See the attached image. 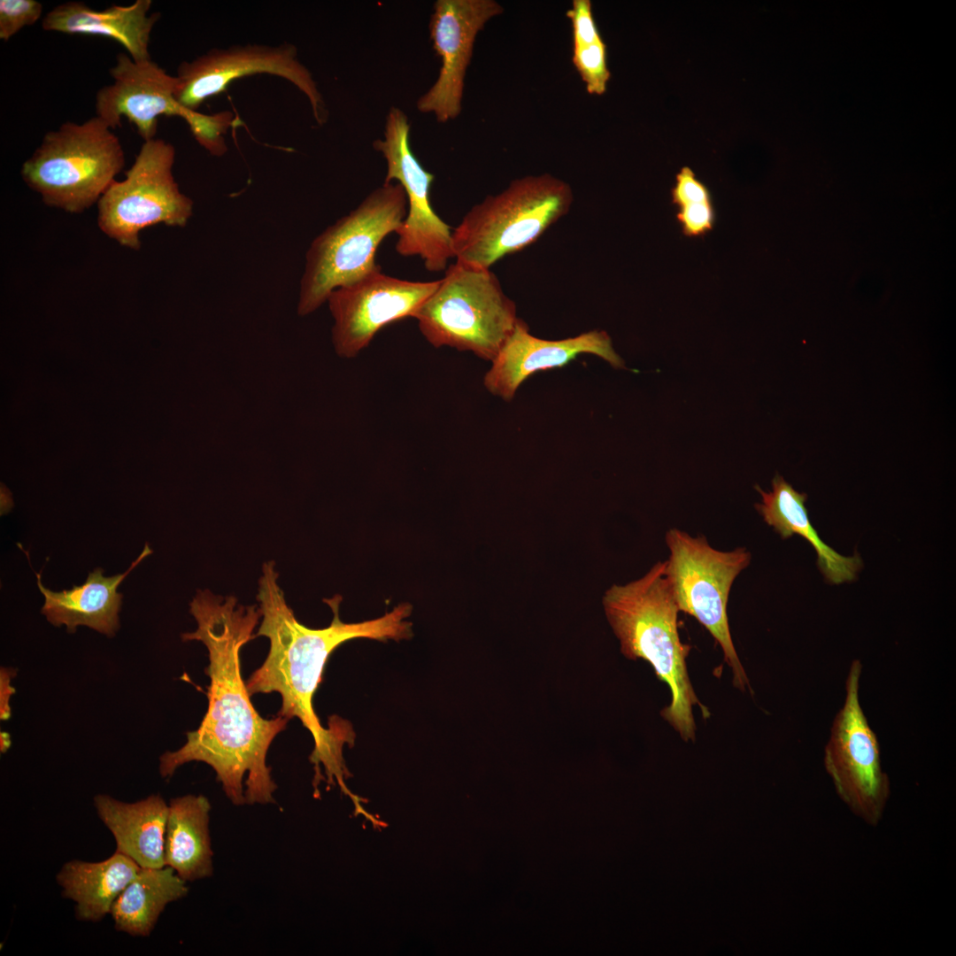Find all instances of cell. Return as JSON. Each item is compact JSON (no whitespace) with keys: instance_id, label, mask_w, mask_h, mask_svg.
I'll return each mask as SVG.
<instances>
[{"instance_id":"cell-27","label":"cell","mask_w":956,"mask_h":956,"mask_svg":"<svg viewBox=\"0 0 956 956\" xmlns=\"http://www.w3.org/2000/svg\"><path fill=\"white\" fill-rule=\"evenodd\" d=\"M678 208L676 220L687 237H702L713 230L716 212L713 202L690 203Z\"/></svg>"},{"instance_id":"cell-24","label":"cell","mask_w":956,"mask_h":956,"mask_svg":"<svg viewBox=\"0 0 956 956\" xmlns=\"http://www.w3.org/2000/svg\"><path fill=\"white\" fill-rule=\"evenodd\" d=\"M572 63L590 95L602 96L605 92L611 73L607 66L604 41L573 48Z\"/></svg>"},{"instance_id":"cell-9","label":"cell","mask_w":956,"mask_h":956,"mask_svg":"<svg viewBox=\"0 0 956 956\" xmlns=\"http://www.w3.org/2000/svg\"><path fill=\"white\" fill-rule=\"evenodd\" d=\"M174 146L161 138L143 142L123 181H114L97 202V223L121 246L138 251L140 233L165 224L184 227L193 201L181 192L173 174Z\"/></svg>"},{"instance_id":"cell-17","label":"cell","mask_w":956,"mask_h":956,"mask_svg":"<svg viewBox=\"0 0 956 956\" xmlns=\"http://www.w3.org/2000/svg\"><path fill=\"white\" fill-rule=\"evenodd\" d=\"M151 4L150 0H136L126 6L95 10L82 2L69 1L50 10L42 27L45 31L104 36L122 45L134 60H147L150 59V34L160 19L158 12L149 13Z\"/></svg>"},{"instance_id":"cell-1","label":"cell","mask_w":956,"mask_h":956,"mask_svg":"<svg viewBox=\"0 0 956 956\" xmlns=\"http://www.w3.org/2000/svg\"><path fill=\"white\" fill-rule=\"evenodd\" d=\"M197 628L183 641L202 642L208 651V708L187 742L159 759V773L170 777L182 765L204 762L213 768L228 799L235 806L275 803L277 788L266 765L268 749L289 719L263 718L253 706L241 673V650L255 638L261 618L258 605H243L231 595L198 590L190 602Z\"/></svg>"},{"instance_id":"cell-10","label":"cell","mask_w":956,"mask_h":956,"mask_svg":"<svg viewBox=\"0 0 956 956\" xmlns=\"http://www.w3.org/2000/svg\"><path fill=\"white\" fill-rule=\"evenodd\" d=\"M861 662H852L845 681V697L832 722L824 749V767L835 790L849 809L867 825L883 818L890 794L883 770L879 743L860 703Z\"/></svg>"},{"instance_id":"cell-28","label":"cell","mask_w":956,"mask_h":956,"mask_svg":"<svg viewBox=\"0 0 956 956\" xmlns=\"http://www.w3.org/2000/svg\"><path fill=\"white\" fill-rule=\"evenodd\" d=\"M672 203L677 207L690 203L713 202L709 189L699 181L691 168L683 166L675 175L671 189Z\"/></svg>"},{"instance_id":"cell-7","label":"cell","mask_w":956,"mask_h":956,"mask_svg":"<svg viewBox=\"0 0 956 956\" xmlns=\"http://www.w3.org/2000/svg\"><path fill=\"white\" fill-rule=\"evenodd\" d=\"M124 166L119 137L94 116L47 132L20 174L46 205L81 213L99 201Z\"/></svg>"},{"instance_id":"cell-22","label":"cell","mask_w":956,"mask_h":956,"mask_svg":"<svg viewBox=\"0 0 956 956\" xmlns=\"http://www.w3.org/2000/svg\"><path fill=\"white\" fill-rule=\"evenodd\" d=\"M211 804L202 795L172 798L165 834V864L186 882L213 873L209 830Z\"/></svg>"},{"instance_id":"cell-14","label":"cell","mask_w":956,"mask_h":956,"mask_svg":"<svg viewBox=\"0 0 956 956\" xmlns=\"http://www.w3.org/2000/svg\"><path fill=\"white\" fill-rule=\"evenodd\" d=\"M437 284L438 280L399 279L380 268L333 290L327 303L334 320L331 341L335 354L346 359L357 357L382 328L412 318Z\"/></svg>"},{"instance_id":"cell-19","label":"cell","mask_w":956,"mask_h":956,"mask_svg":"<svg viewBox=\"0 0 956 956\" xmlns=\"http://www.w3.org/2000/svg\"><path fill=\"white\" fill-rule=\"evenodd\" d=\"M94 806L115 839L116 851L131 858L140 867L166 866L168 804L160 795L128 803L98 794L94 797Z\"/></svg>"},{"instance_id":"cell-3","label":"cell","mask_w":956,"mask_h":956,"mask_svg":"<svg viewBox=\"0 0 956 956\" xmlns=\"http://www.w3.org/2000/svg\"><path fill=\"white\" fill-rule=\"evenodd\" d=\"M665 561H659L641 578L624 585L613 584L605 592V617L628 659H644L671 691V702L661 716L684 741L694 740L696 723L692 707L705 718L709 712L691 685L686 665L690 646L678 632L679 608L665 575Z\"/></svg>"},{"instance_id":"cell-26","label":"cell","mask_w":956,"mask_h":956,"mask_svg":"<svg viewBox=\"0 0 956 956\" xmlns=\"http://www.w3.org/2000/svg\"><path fill=\"white\" fill-rule=\"evenodd\" d=\"M572 27L573 48L583 47L603 41L590 0H574L566 12Z\"/></svg>"},{"instance_id":"cell-4","label":"cell","mask_w":956,"mask_h":956,"mask_svg":"<svg viewBox=\"0 0 956 956\" xmlns=\"http://www.w3.org/2000/svg\"><path fill=\"white\" fill-rule=\"evenodd\" d=\"M573 202L570 185L550 173L515 179L464 215L451 234L454 258L490 268L537 241Z\"/></svg>"},{"instance_id":"cell-15","label":"cell","mask_w":956,"mask_h":956,"mask_svg":"<svg viewBox=\"0 0 956 956\" xmlns=\"http://www.w3.org/2000/svg\"><path fill=\"white\" fill-rule=\"evenodd\" d=\"M504 8L494 0H437L429 21L433 48L441 58L438 77L417 101L419 112L433 113L441 123L462 110L465 76L478 33Z\"/></svg>"},{"instance_id":"cell-23","label":"cell","mask_w":956,"mask_h":956,"mask_svg":"<svg viewBox=\"0 0 956 956\" xmlns=\"http://www.w3.org/2000/svg\"><path fill=\"white\" fill-rule=\"evenodd\" d=\"M186 883L167 866L140 867L112 906L115 929L133 937L150 936L166 906L187 896Z\"/></svg>"},{"instance_id":"cell-8","label":"cell","mask_w":956,"mask_h":956,"mask_svg":"<svg viewBox=\"0 0 956 956\" xmlns=\"http://www.w3.org/2000/svg\"><path fill=\"white\" fill-rule=\"evenodd\" d=\"M666 543L670 555L665 560V575L679 611L694 617L712 635L731 668L733 684L744 690L749 680L732 641L727 605L732 584L749 566L751 553L744 547L716 550L704 536H692L675 528L667 531Z\"/></svg>"},{"instance_id":"cell-25","label":"cell","mask_w":956,"mask_h":956,"mask_svg":"<svg viewBox=\"0 0 956 956\" xmlns=\"http://www.w3.org/2000/svg\"><path fill=\"white\" fill-rule=\"evenodd\" d=\"M42 4L35 0L0 1V39L8 41L41 18Z\"/></svg>"},{"instance_id":"cell-11","label":"cell","mask_w":956,"mask_h":956,"mask_svg":"<svg viewBox=\"0 0 956 956\" xmlns=\"http://www.w3.org/2000/svg\"><path fill=\"white\" fill-rule=\"evenodd\" d=\"M410 124L406 114L391 107L386 117L384 137L374 142V148L386 161L384 183L397 181L405 190L407 213L395 234L397 252L403 257H419L429 272L445 271L454 258L452 230L434 211L430 188L434 174L428 172L410 146Z\"/></svg>"},{"instance_id":"cell-5","label":"cell","mask_w":956,"mask_h":956,"mask_svg":"<svg viewBox=\"0 0 956 956\" xmlns=\"http://www.w3.org/2000/svg\"><path fill=\"white\" fill-rule=\"evenodd\" d=\"M406 213L402 186L383 182L318 235L306 251L297 314L305 317L314 312L335 289L380 269L375 261L377 249L387 235L397 232Z\"/></svg>"},{"instance_id":"cell-20","label":"cell","mask_w":956,"mask_h":956,"mask_svg":"<svg viewBox=\"0 0 956 956\" xmlns=\"http://www.w3.org/2000/svg\"><path fill=\"white\" fill-rule=\"evenodd\" d=\"M755 489L762 498L755 508L765 522L773 527L783 539L798 534L811 543L818 556L817 565L827 581L839 584L856 578L862 566L859 554L843 556L821 541L809 521L805 506L806 494L795 490L779 474L772 480V491L766 492L758 485Z\"/></svg>"},{"instance_id":"cell-16","label":"cell","mask_w":956,"mask_h":956,"mask_svg":"<svg viewBox=\"0 0 956 956\" xmlns=\"http://www.w3.org/2000/svg\"><path fill=\"white\" fill-rule=\"evenodd\" d=\"M581 354L596 355L614 368H624V361L614 351L605 331L591 330L574 337L546 340L531 335L528 325L519 319L492 360L483 384L492 395L509 401L528 376L538 371L562 367Z\"/></svg>"},{"instance_id":"cell-2","label":"cell","mask_w":956,"mask_h":956,"mask_svg":"<svg viewBox=\"0 0 956 956\" xmlns=\"http://www.w3.org/2000/svg\"><path fill=\"white\" fill-rule=\"evenodd\" d=\"M278 572L273 560L262 566L257 600L261 622L257 636L269 639L270 648L263 664L246 682L251 696L277 692L281 697L278 715L297 718L312 734L314 750L310 760L314 764V786L320 783V765L329 784L337 782L347 795L345 785L350 773L342 749L347 742L338 729L322 727L312 706V698L321 681L330 654L343 643L355 638L375 640L408 638L411 623L405 618L411 613L409 604H401L382 617L358 623L343 622L339 617L340 596L324 601L334 617L324 628H310L300 623L289 606L278 583Z\"/></svg>"},{"instance_id":"cell-6","label":"cell","mask_w":956,"mask_h":956,"mask_svg":"<svg viewBox=\"0 0 956 956\" xmlns=\"http://www.w3.org/2000/svg\"><path fill=\"white\" fill-rule=\"evenodd\" d=\"M434 348L470 351L492 362L520 319L490 268L456 260L412 317Z\"/></svg>"},{"instance_id":"cell-12","label":"cell","mask_w":956,"mask_h":956,"mask_svg":"<svg viewBox=\"0 0 956 956\" xmlns=\"http://www.w3.org/2000/svg\"><path fill=\"white\" fill-rule=\"evenodd\" d=\"M113 82L96 94V116L112 130L121 118L132 123L143 142L156 138L159 116H179L188 124L197 141L210 138L219 126L215 114H204L182 107L175 97L177 78L167 73L151 58L134 60L127 53L116 56L110 68Z\"/></svg>"},{"instance_id":"cell-18","label":"cell","mask_w":956,"mask_h":956,"mask_svg":"<svg viewBox=\"0 0 956 956\" xmlns=\"http://www.w3.org/2000/svg\"><path fill=\"white\" fill-rule=\"evenodd\" d=\"M152 553L146 544L139 557L128 569L113 576H104L101 567L89 573L84 584L59 592L52 591L42 583L36 574L37 585L45 598L42 613L54 626L65 625L69 633L78 626H87L107 636H113L120 628L119 612L122 595L117 591L120 583L144 558Z\"/></svg>"},{"instance_id":"cell-13","label":"cell","mask_w":956,"mask_h":956,"mask_svg":"<svg viewBox=\"0 0 956 956\" xmlns=\"http://www.w3.org/2000/svg\"><path fill=\"white\" fill-rule=\"evenodd\" d=\"M269 73L295 85L309 100L316 121L323 124L327 111L318 86L309 69L301 63L296 46L262 44L235 45L212 49L191 61H183L177 69L175 97L190 111L208 98L219 95L237 79Z\"/></svg>"},{"instance_id":"cell-21","label":"cell","mask_w":956,"mask_h":956,"mask_svg":"<svg viewBox=\"0 0 956 956\" xmlns=\"http://www.w3.org/2000/svg\"><path fill=\"white\" fill-rule=\"evenodd\" d=\"M140 867L128 856L115 851L106 860L66 862L56 880L62 896L75 903L80 921H99L107 914L118 896L136 875Z\"/></svg>"}]
</instances>
